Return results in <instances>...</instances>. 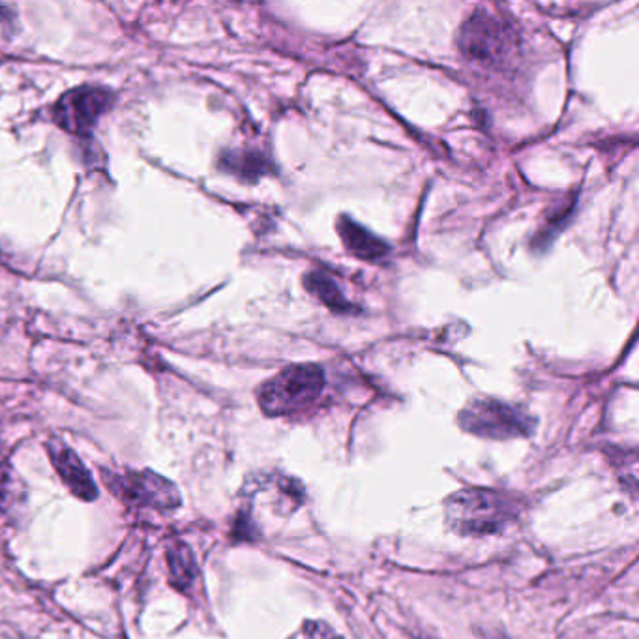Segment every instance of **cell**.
<instances>
[{"mask_svg":"<svg viewBox=\"0 0 639 639\" xmlns=\"http://www.w3.org/2000/svg\"><path fill=\"white\" fill-rule=\"evenodd\" d=\"M458 48L467 60L486 70H507L520 49V38L507 19L477 10L458 32Z\"/></svg>","mask_w":639,"mask_h":639,"instance_id":"1","label":"cell"},{"mask_svg":"<svg viewBox=\"0 0 639 639\" xmlns=\"http://www.w3.org/2000/svg\"><path fill=\"white\" fill-rule=\"evenodd\" d=\"M445 516L461 537H485L502 531L516 518L512 502L496 491L463 490L449 497Z\"/></svg>","mask_w":639,"mask_h":639,"instance_id":"2","label":"cell"},{"mask_svg":"<svg viewBox=\"0 0 639 639\" xmlns=\"http://www.w3.org/2000/svg\"><path fill=\"white\" fill-rule=\"evenodd\" d=\"M323 387L325 373L319 366H289L259 387V407L269 417H286L311 406L323 392Z\"/></svg>","mask_w":639,"mask_h":639,"instance_id":"3","label":"cell"},{"mask_svg":"<svg viewBox=\"0 0 639 639\" xmlns=\"http://www.w3.org/2000/svg\"><path fill=\"white\" fill-rule=\"evenodd\" d=\"M460 426L472 436L485 439H516L531 436L535 430V419L521 407L510 406L493 398L472 400L460 412Z\"/></svg>","mask_w":639,"mask_h":639,"instance_id":"4","label":"cell"},{"mask_svg":"<svg viewBox=\"0 0 639 639\" xmlns=\"http://www.w3.org/2000/svg\"><path fill=\"white\" fill-rule=\"evenodd\" d=\"M111 100L113 96L102 87L84 84L70 90L54 103V122L73 136H89L96 120L108 111Z\"/></svg>","mask_w":639,"mask_h":639,"instance_id":"5","label":"cell"},{"mask_svg":"<svg viewBox=\"0 0 639 639\" xmlns=\"http://www.w3.org/2000/svg\"><path fill=\"white\" fill-rule=\"evenodd\" d=\"M114 488H120V496L124 499H130L141 507L162 512L180 507V493L173 482L154 471L132 472L128 477L119 478V485Z\"/></svg>","mask_w":639,"mask_h":639,"instance_id":"6","label":"cell"},{"mask_svg":"<svg viewBox=\"0 0 639 639\" xmlns=\"http://www.w3.org/2000/svg\"><path fill=\"white\" fill-rule=\"evenodd\" d=\"M49 455L59 477L70 488L73 496L83 501H94L98 497V488L90 477L89 469L84 467L83 461L79 460V456L72 449H68L67 445H51Z\"/></svg>","mask_w":639,"mask_h":639,"instance_id":"7","label":"cell"},{"mask_svg":"<svg viewBox=\"0 0 639 639\" xmlns=\"http://www.w3.org/2000/svg\"><path fill=\"white\" fill-rule=\"evenodd\" d=\"M338 234L347 250L362 261H381L389 256L390 248L385 240L347 216H341L338 220Z\"/></svg>","mask_w":639,"mask_h":639,"instance_id":"8","label":"cell"},{"mask_svg":"<svg viewBox=\"0 0 639 639\" xmlns=\"http://www.w3.org/2000/svg\"><path fill=\"white\" fill-rule=\"evenodd\" d=\"M304 287L308 293L321 300L327 308L338 313H353L355 306L346 299L338 281L321 270H310L304 276Z\"/></svg>","mask_w":639,"mask_h":639,"instance_id":"9","label":"cell"},{"mask_svg":"<svg viewBox=\"0 0 639 639\" xmlns=\"http://www.w3.org/2000/svg\"><path fill=\"white\" fill-rule=\"evenodd\" d=\"M269 160L258 150H228L220 158V168L242 180H258L269 171Z\"/></svg>","mask_w":639,"mask_h":639,"instance_id":"10","label":"cell"},{"mask_svg":"<svg viewBox=\"0 0 639 639\" xmlns=\"http://www.w3.org/2000/svg\"><path fill=\"white\" fill-rule=\"evenodd\" d=\"M168 565L169 576H171V583L177 589H186L191 586V581L196 580L198 567H196V559L191 556L190 548L186 545H174L168 550Z\"/></svg>","mask_w":639,"mask_h":639,"instance_id":"11","label":"cell"},{"mask_svg":"<svg viewBox=\"0 0 639 639\" xmlns=\"http://www.w3.org/2000/svg\"><path fill=\"white\" fill-rule=\"evenodd\" d=\"M291 639H341L336 636L332 628L327 627L323 622H306L304 627L300 628L299 632L294 633Z\"/></svg>","mask_w":639,"mask_h":639,"instance_id":"12","label":"cell"}]
</instances>
